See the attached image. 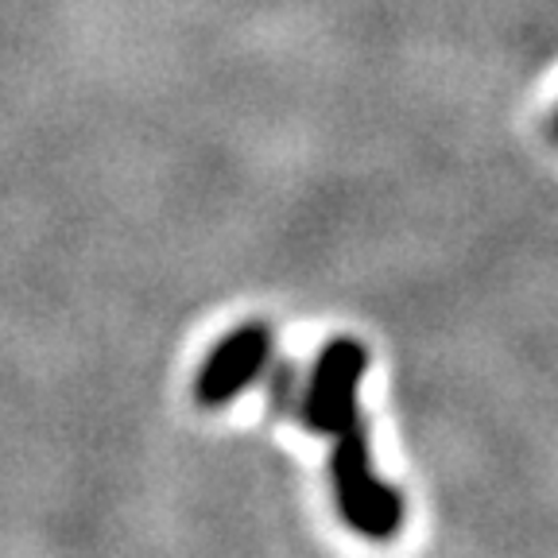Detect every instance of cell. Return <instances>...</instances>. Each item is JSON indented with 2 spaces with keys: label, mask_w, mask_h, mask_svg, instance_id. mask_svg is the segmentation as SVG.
<instances>
[{
  "label": "cell",
  "mask_w": 558,
  "mask_h": 558,
  "mask_svg": "<svg viewBox=\"0 0 558 558\" xmlns=\"http://www.w3.org/2000/svg\"><path fill=\"white\" fill-rule=\"evenodd\" d=\"M333 488H338V508L349 527L368 539H392L400 527V493L388 488L373 473L365 430L361 418H349L345 427L333 430Z\"/></svg>",
  "instance_id": "cell-1"
},
{
  "label": "cell",
  "mask_w": 558,
  "mask_h": 558,
  "mask_svg": "<svg viewBox=\"0 0 558 558\" xmlns=\"http://www.w3.org/2000/svg\"><path fill=\"white\" fill-rule=\"evenodd\" d=\"M361 373H365V349L353 338H333L323 349V357L314 365L311 388L299 403L306 427L333 435L338 427H345L349 418H357Z\"/></svg>",
  "instance_id": "cell-2"
},
{
  "label": "cell",
  "mask_w": 558,
  "mask_h": 558,
  "mask_svg": "<svg viewBox=\"0 0 558 558\" xmlns=\"http://www.w3.org/2000/svg\"><path fill=\"white\" fill-rule=\"evenodd\" d=\"M271 403L276 411H295V365H279L276 376H271Z\"/></svg>",
  "instance_id": "cell-4"
},
{
  "label": "cell",
  "mask_w": 558,
  "mask_h": 558,
  "mask_svg": "<svg viewBox=\"0 0 558 558\" xmlns=\"http://www.w3.org/2000/svg\"><path fill=\"white\" fill-rule=\"evenodd\" d=\"M268 341H271V333H268V326H260V323L241 326V330L229 333V338L206 357V365H202L198 400L209 403V408L233 400L244 384L260 376L264 361H268Z\"/></svg>",
  "instance_id": "cell-3"
}]
</instances>
